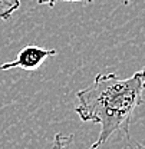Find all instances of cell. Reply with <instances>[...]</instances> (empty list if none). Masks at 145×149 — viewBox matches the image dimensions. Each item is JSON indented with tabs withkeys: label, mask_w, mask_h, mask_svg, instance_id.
<instances>
[{
	"label": "cell",
	"mask_w": 145,
	"mask_h": 149,
	"mask_svg": "<svg viewBox=\"0 0 145 149\" xmlns=\"http://www.w3.org/2000/svg\"><path fill=\"white\" fill-rule=\"evenodd\" d=\"M144 89L145 68L127 79L118 77L116 73H99L89 86L76 92L75 112L81 120L101 126L89 149H98L115 132H122L129 138L131 119L142 103Z\"/></svg>",
	"instance_id": "cell-1"
},
{
	"label": "cell",
	"mask_w": 145,
	"mask_h": 149,
	"mask_svg": "<svg viewBox=\"0 0 145 149\" xmlns=\"http://www.w3.org/2000/svg\"><path fill=\"white\" fill-rule=\"evenodd\" d=\"M56 53H57L56 49H43L35 45H29L19 52L15 60L0 65V70H10L16 68L23 70H36L48 57L56 56Z\"/></svg>",
	"instance_id": "cell-2"
},
{
	"label": "cell",
	"mask_w": 145,
	"mask_h": 149,
	"mask_svg": "<svg viewBox=\"0 0 145 149\" xmlns=\"http://www.w3.org/2000/svg\"><path fill=\"white\" fill-rule=\"evenodd\" d=\"M20 7V0H0V22L9 20Z\"/></svg>",
	"instance_id": "cell-3"
},
{
	"label": "cell",
	"mask_w": 145,
	"mask_h": 149,
	"mask_svg": "<svg viewBox=\"0 0 145 149\" xmlns=\"http://www.w3.org/2000/svg\"><path fill=\"white\" fill-rule=\"evenodd\" d=\"M53 149H78L73 142V135L56 133L53 138Z\"/></svg>",
	"instance_id": "cell-4"
},
{
	"label": "cell",
	"mask_w": 145,
	"mask_h": 149,
	"mask_svg": "<svg viewBox=\"0 0 145 149\" xmlns=\"http://www.w3.org/2000/svg\"><path fill=\"white\" fill-rule=\"evenodd\" d=\"M56 1H83V3H86V4L92 3V0H37L39 4H48V6H50V7H53Z\"/></svg>",
	"instance_id": "cell-5"
},
{
	"label": "cell",
	"mask_w": 145,
	"mask_h": 149,
	"mask_svg": "<svg viewBox=\"0 0 145 149\" xmlns=\"http://www.w3.org/2000/svg\"><path fill=\"white\" fill-rule=\"evenodd\" d=\"M135 149H145V143H141V145L138 143V145L135 146Z\"/></svg>",
	"instance_id": "cell-6"
}]
</instances>
